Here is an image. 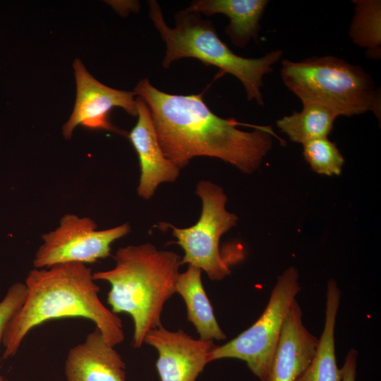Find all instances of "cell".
I'll use <instances>...</instances> for the list:
<instances>
[{
    "mask_svg": "<svg viewBox=\"0 0 381 381\" xmlns=\"http://www.w3.org/2000/svg\"><path fill=\"white\" fill-rule=\"evenodd\" d=\"M113 258L112 269L93 272L92 277L110 284L107 303L111 310L131 317L132 344L140 348L147 333L162 326L164 306L176 293L181 258L151 243L120 248Z\"/></svg>",
    "mask_w": 381,
    "mask_h": 381,
    "instance_id": "obj_3",
    "label": "cell"
},
{
    "mask_svg": "<svg viewBox=\"0 0 381 381\" xmlns=\"http://www.w3.org/2000/svg\"><path fill=\"white\" fill-rule=\"evenodd\" d=\"M67 381H126V364L97 328L68 352Z\"/></svg>",
    "mask_w": 381,
    "mask_h": 381,
    "instance_id": "obj_13",
    "label": "cell"
},
{
    "mask_svg": "<svg viewBox=\"0 0 381 381\" xmlns=\"http://www.w3.org/2000/svg\"><path fill=\"white\" fill-rule=\"evenodd\" d=\"M126 223L113 228L97 230L89 217L66 214L54 230L42 236V243L33 259L35 268L79 262L92 263L111 255V246L130 231Z\"/></svg>",
    "mask_w": 381,
    "mask_h": 381,
    "instance_id": "obj_8",
    "label": "cell"
},
{
    "mask_svg": "<svg viewBox=\"0 0 381 381\" xmlns=\"http://www.w3.org/2000/svg\"><path fill=\"white\" fill-rule=\"evenodd\" d=\"M149 7L150 18L166 44L164 67L183 58H195L237 78L245 88L247 99L264 104L261 92L263 76L273 71L282 51H272L256 59L244 58L233 52L219 37L212 23L202 20L199 13L186 9L179 11L175 15L176 26L171 28L165 23L156 1H150Z\"/></svg>",
    "mask_w": 381,
    "mask_h": 381,
    "instance_id": "obj_4",
    "label": "cell"
},
{
    "mask_svg": "<svg viewBox=\"0 0 381 381\" xmlns=\"http://www.w3.org/2000/svg\"><path fill=\"white\" fill-rule=\"evenodd\" d=\"M319 339L305 327L294 300L285 318L267 381H296L310 363Z\"/></svg>",
    "mask_w": 381,
    "mask_h": 381,
    "instance_id": "obj_12",
    "label": "cell"
},
{
    "mask_svg": "<svg viewBox=\"0 0 381 381\" xmlns=\"http://www.w3.org/2000/svg\"><path fill=\"white\" fill-rule=\"evenodd\" d=\"M303 146L304 158L315 172L327 176L340 174L344 159L337 145L328 138L312 140Z\"/></svg>",
    "mask_w": 381,
    "mask_h": 381,
    "instance_id": "obj_19",
    "label": "cell"
},
{
    "mask_svg": "<svg viewBox=\"0 0 381 381\" xmlns=\"http://www.w3.org/2000/svg\"><path fill=\"white\" fill-rule=\"evenodd\" d=\"M135 102L138 121L128 138L139 159L140 176L138 194L148 200L160 183L174 181L180 169L164 155L146 103L139 97L135 99Z\"/></svg>",
    "mask_w": 381,
    "mask_h": 381,
    "instance_id": "obj_11",
    "label": "cell"
},
{
    "mask_svg": "<svg viewBox=\"0 0 381 381\" xmlns=\"http://www.w3.org/2000/svg\"><path fill=\"white\" fill-rule=\"evenodd\" d=\"M4 379V377L3 376L0 375V381H3Z\"/></svg>",
    "mask_w": 381,
    "mask_h": 381,
    "instance_id": "obj_22",
    "label": "cell"
},
{
    "mask_svg": "<svg viewBox=\"0 0 381 381\" xmlns=\"http://www.w3.org/2000/svg\"><path fill=\"white\" fill-rule=\"evenodd\" d=\"M3 381H7V380H6V379L4 378Z\"/></svg>",
    "mask_w": 381,
    "mask_h": 381,
    "instance_id": "obj_23",
    "label": "cell"
},
{
    "mask_svg": "<svg viewBox=\"0 0 381 381\" xmlns=\"http://www.w3.org/2000/svg\"><path fill=\"white\" fill-rule=\"evenodd\" d=\"M92 274L90 267L79 262L31 270L25 282L24 302L3 337V358L16 355L33 328L55 319L89 320L110 345L121 344L124 339L122 320L101 301L100 289Z\"/></svg>",
    "mask_w": 381,
    "mask_h": 381,
    "instance_id": "obj_2",
    "label": "cell"
},
{
    "mask_svg": "<svg viewBox=\"0 0 381 381\" xmlns=\"http://www.w3.org/2000/svg\"><path fill=\"white\" fill-rule=\"evenodd\" d=\"M354 15L349 27V36L354 44L367 49L369 58L381 55V1L355 0Z\"/></svg>",
    "mask_w": 381,
    "mask_h": 381,
    "instance_id": "obj_18",
    "label": "cell"
},
{
    "mask_svg": "<svg viewBox=\"0 0 381 381\" xmlns=\"http://www.w3.org/2000/svg\"><path fill=\"white\" fill-rule=\"evenodd\" d=\"M281 78L301 102L322 104L337 116L373 111L380 119V92L361 66L332 56L282 61Z\"/></svg>",
    "mask_w": 381,
    "mask_h": 381,
    "instance_id": "obj_5",
    "label": "cell"
},
{
    "mask_svg": "<svg viewBox=\"0 0 381 381\" xmlns=\"http://www.w3.org/2000/svg\"><path fill=\"white\" fill-rule=\"evenodd\" d=\"M25 294V283L16 282L8 288L0 301V344L9 322L23 305Z\"/></svg>",
    "mask_w": 381,
    "mask_h": 381,
    "instance_id": "obj_20",
    "label": "cell"
},
{
    "mask_svg": "<svg viewBox=\"0 0 381 381\" xmlns=\"http://www.w3.org/2000/svg\"><path fill=\"white\" fill-rule=\"evenodd\" d=\"M298 270L290 267L278 276L267 305L257 321L236 337L216 346L210 361L225 358L245 361L261 381H267L285 318L301 290Z\"/></svg>",
    "mask_w": 381,
    "mask_h": 381,
    "instance_id": "obj_6",
    "label": "cell"
},
{
    "mask_svg": "<svg viewBox=\"0 0 381 381\" xmlns=\"http://www.w3.org/2000/svg\"><path fill=\"white\" fill-rule=\"evenodd\" d=\"M176 293L183 298L187 308L188 320L194 325L200 339L213 341L226 338L217 323L203 287L200 269L188 265L184 272L179 273Z\"/></svg>",
    "mask_w": 381,
    "mask_h": 381,
    "instance_id": "obj_15",
    "label": "cell"
},
{
    "mask_svg": "<svg viewBox=\"0 0 381 381\" xmlns=\"http://www.w3.org/2000/svg\"><path fill=\"white\" fill-rule=\"evenodd\" d=\"M301 111H294L277 121L280 131L291 141L305 143L327 138L333 128L337 115L327 107L313 102H302Z\"/></svg>",
    "mask_w": 381,
    "mask_h": 381,
    "instance_id": "obj_17",
    "label": "cell"
},
{
    "mask_svg": "<svg viewBox=\"0 0 381 381\" xmlns=\"http://www.w3.org/2000/svg\"><path fill=\"white\" fill-rule=\"evenodd\" d=\"M267 0H197L186 8L206 16L224 14L229 19L225 28L234 45L245 48L251 40H257L260 21L268 4Z\"/></svg>",
    "mask_w": 381,
    "mask_h": 381,
    "instance_id": "obj_14",
    "label": "cell"
},
{
    "mask_svg": "<svg viewBox=\"0 0 381 381\" xmlns=\"http://www.w3.org/2000/svg\"><path fill=\"white\" fill-rule=\"evenodd\" d=\"M76 97L73 112L63 126V134L70 139L76 126L83 125L92 129L119 132L108 120L109 111L114 107L123 109L131 116H137L135 93L108 87L96 80L82 61L73 63Z\"/></svg>",
    "mask_w": 381,
    "mask_h": 381,
    "instance_id": "obj_9",
    "label": "cell"
},
{
    "mask_svg": "<svg viewBox=\"0 0 381 381\" xmlns=\"http://www.w3.org/2000/svg\"><path fill=\"white\" fill-rule=\"evenodd\" d=\"M147 105L156 135L165 157L179 169L195 157H216L243 173L260 166L272 147L270 127L257 126L253 132L237 128L240 123L214 114L198 95H171L155 87L147 78L134 89Z\"/></svg>",
    "mask_w": 381,
    "mask_h": 381,
    "instance_id": "obj_1",
    "label": "cell"
},
{
    "mask_svg": "<svg viewBox=\"0 0 381 381\" xmlns=\"http://www.w3.org/2000/svg\"><path fill=\"white\" fill-rule=\"evenodd\" d=\"M143 343L158 352L156 368L161 381H195L215 346L213 341L195 339L181 329L170 331L162 325L150 330Z\"/></svg>",
    "mask_w": 381,
    "mask_h": 381,
    "instance_id": "obj_10",
    "label": "cell"
},
{
    "mask_svg": "<svg viewBox=\"0 0 381 381\" xmlns=\"http://www.w3.org/2000/svg\"><path fill=\"white\" fill-rule=\"evenodd\" d=\"M340 296L335 280H329L324 329L310 363L296 381H341L342 373L337 365L334 348V328Z\"/></svg>",
    "mask_w": 381,
    "mask_h": 381,
    "instance_id": "obj_16",
    "label": "cell"
},
{
    "mask_svg": "<svg viewBox=\"0 0 381 381\" xmlns=\"http://www.w3.org/2000/svg\"><path fill=\"white\" fill-rule=\"evenodd\" d=\"M195 193L202 201L198 221L188 228L171 224L173 236L184 251L181 263L204 271L211 280H222L229 274V262L219 250L220 238L236 226L237 216L226 210L227 198L222 188L209 181H200Z\"/></svg>",
    "mask_w": 381,
    "mask_h": 381,
    "instance_id": "obj_7",
    "label": "cell"
},
{
    "mask_svg": "<svg viewBox=\"0 0 381 381\" xmlns=\"http://www.w3.org/2000/svg\"><path fill=\"white\" fill-rule=\"evenodd\" d=\"M357 351L351 349L348 352L343 367L341 381H356Z\"/></svg>",
    "mask_w": 381,
    "mask_h": 381,
    "instance_id": "obj_21",
    "label": "cell"
}]
</instances>
